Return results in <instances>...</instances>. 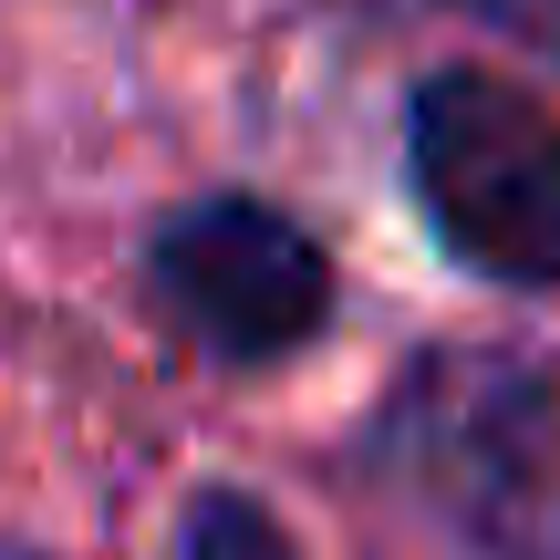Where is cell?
I'll return each instance as SVG.
<instances>
[{
    "mask_svg": "<svg viewBox=\"0 0 560 560\" xmlns=\"http://www.w3.org/2000/svg\"><path fill=\"white\" fill-rule=\"evenodd\" d=\"M363 488L425 560H560V374L436 342L363 425Z\"/></svg>",
    "mask_w": 560,
    "mask_h": 560,
    "instance_id": "6da1fadb",
    "label": "cell"
},
{
    "mask_svg": "<svg viewBox=\"0 0 560 560\" xmlns=\"http://www.w3.org/2000/svg\"><path fill=\"white\" fill-rule=\"evenodd\" d=\"M405 187L457 270L560 291V104L499 62H436L405 94Z\"/></svg>",
    "mask_w": 560,
    "mask_h": 560,
    "instance_id": "7a4b0ae2",
    "label": "cell"
},
{
    "mask_svg": "<svg viewBox=\"0 0 560 560\" xmlns=\"http://www.w3.org/2000/svg\"><path fill=\"white\" fill-rule=\"evenodd\" d=\"M145 301L198 342L229 374H260V363H291L301 342L332 322V249L291 219V208L249 198V187H208V198H177L136 249Z\"/></svg>",
    "mask_w": 560,
    "mask_h": 560,
    "instance_id": "3957f363",
    "label": "cell"
},
{
    "mask_svg": "<svg viewBox=\"0 0 560 560\" xmlns=\"http://www.w3.org/2000/svg\"><path fill=\"white\" fill-rule=\"evenodd\" d=\"M177 560H301V550L249 488L219 478V488H198V499L177 509Z\"/></svg>",
    "mask_w": 560,
    "mask_h": 560,
    "instance_id": "277c9868",
    "label": "cell"
},
{
    "mask_svg": "<svg viewBox=\"0 0 560 560\" xmlns=\"http://www.w3.org/2000/svg\"><path fill=\"white\" fill-rule=\"evenodd\" d=\"M363 11H446V21H467V32H488V42L560 73V0H363Z\"/></svg>",
    "mask_w": 560,
    "mask_h": 560,
    "instance_id": "5b68a950",
    "label": "cell"
},
{
    "mask_svg": "<svg viewBox=\"0 0 560 560\" xmlns=\"http://www.w3.org/2000/svg\"><path fill=\"white\" fill-rule=\"evenodd\" d=\"M0 560H42V550H0Z\"/></svg>",
    "mask_w": 560,
    "mask_h": 560,
    "instance_id": "8992f818",
    "label": "cell"
}]
</instances>
